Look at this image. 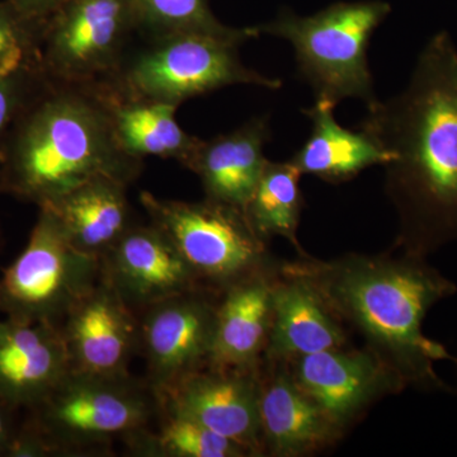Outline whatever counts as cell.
<instances>
[{"instance_id":"1","label":"cell","mask_w":457,"mask_h":457,"mask_svg":"<svg viewBox=\"0 0 457 457\" xmlns=\"http://www.w3.org/2000/svg\"><path fill=\"white\" fill-rule=\"evenodd\" d=\"M360 130L390 156L389 189L420 248L457 237V47L441 31L418 56L408 86L368 107Z\"/></svg>"},{"instance_id":"2","label":"cell","mask_w":457,"mask_h":457,"mask_svg":"<svg viewBox=\"0 0 457 457\" xmlns=\"http://www.w3.org/2000/svg\"><path fill=\"white\" fill-rule=\"evenodd\" d=\"M143 167L117 143L104 83L47 78L9 134L0 189L40 207L96 177L130 186Z\"/></svg>"},{"instance_id":"3","label":"cell","mask_w":457,"mask_h":457,"mask_svg":"<svg viewBox=\"0 0 457 457\" xmlns=\"http://www.w3.org/2000/svg\"><path fill=\"white\" fill-rule=\"evenodd\" d=\"M332 293L354 321L398 353L411 374L432 380L433 361L447 359L440 343L422 332L433 303L455 286L417 264H357L339 273Z\"/></svg>"},{"instance_id":"4","label":"cell","mask_w":457,"mask_h":457,"mask_svg":"<svg viewBox=\"0 0 457 457\" xmlns=\"http://www.w3.org/2000/svg\"><path fill=\"white\" fill-rule=\"evenodd\" d=\"M390 13L392 7L383 0L333 3L306 17L285 8L255 29L293 45L297 73L312 87L317 101L337 107L343 99L359 98L369 107L378 99L369 66V44Z\"/></svg>"},{"instance_id":"5","label":"cell","mask_w":457,"mask_h":457,"mask_svg":"<svg viewBox=\"0 0 457 457\" xmlns=\"http://www.w3.org/2000/svg\"><path fill=\"white\" fill-rule=\"evenodd\" d=\"M159 400L131 375L69 371L41 403L27 411L23 427L35 433L49 456H82L110 450L147 428Z\"/></svg>"},{"instance_id":"6","label":"cell","mask_w":457,"mask_h":457,"mask_svg":"<svg viewBox=\"0 0 457 457\" xmlns=\"http://www.w3.org/2000/svg\"><path fill=\"white\" fill-rule=\"evenodd\" d=\"M239 45L201 33L152 38L129 53L108 86L125 97L179 106L225 87L248 84L279 89L281 80L243 64Z\"/></svg>"},{"instance_id":"7","label":"cell","mask_w":457,"mask_h":457,"mask_svg":"<svg viewBox=\"0 0 457 457\" xmlns=\"http://www.w3.org/2000/svg\"><path fill=\"white\" fill-rule=\"evenodd\" d=\"M101 278V260L69 242L54 213L40 207L22 253L0 278V312L23 323L62 326Z\"/></svg>"},{"instance_id":"8","label":"cell","mask_w":457,"mask_h":457,"mask_svg":"<svg viewBox=\"0 0 457 457\" xmlns=\"http://www.w3.org/2000/svg\"><path fill=\"white\" fill-rule=\"evenodd\" d=\"M150 224L161 228L198 279L236 284L252 276L263 257V243L245 212L206 198L201 203L167 200L141 192Z\"/></svg>"},{"instance_id":"9","label":"cell","mask_w":457,"mask_h":457,"mask_svg":"<svg viewBox=\"0 0 457 457\" xmlns=\"http://www.w3.org/2000/svg\"><path fill=\"white\" fill-rule=\"evenodd\" d=\"M137 33L132 0H68L45 22L42 71L57 82H106Z\"/></svg>"},{"instance_id":"10","label":"cell","mask_w":457,"mask_h":457,"mask_svg":"<svg viewBox=\"0 0 457 457\" xmlns=\"http://www.w3.org/2000/svg\"><path fill=\"white\" fill-rule=\"evenodd\" d=\"M140 314L146 383L155 395L209 363L216 308L197 290L156 303Z\"/></svg>"},{"instance_id":"11","label":"cell","mask_w":457,"mask_h":457,"mask_svg":"<svg viewBox=\"0 0 457 457\" xmlns=\"http://www.w3.org/2000/svg\"><path fill=\"white\" fill-rule=\"evenodd\" d=\"M71 371L101 376L130 375L140 347L139 318L108 284L98 279L60 326Z\"/></svg>"},{"instance_id":"12","label":"cell","mask_w":457,"mask_h":457,"mask_svg":"<svg viewBox=\"0 0 457 457\" xmlns=\"http://www.w3.org/2000/svg\"><path fill=\"white\" fill-rule=\"evenodd\" d=\"M99 260L102 278L137 315L156 303L197 290L200 281L153 224L132 225Z\"/></svg>"},{"instance_id":"13","label":"cell","mask_w":457,"mask_h":457,"mask_svg":"<svg viewBox=\"0 0 457 457\" xmlns=\"http://www.w3.org/2000/svg\"><path fill=\"white\" fill-rule=\"evenodd\" d=\"M246 371L197 370L156 395L159 407L192 418L251 453L261 435L260 386Z\"/></svg>"},{"instance_id":"14","label":"cell","mask_w":457,"mask_h":457,"mask_svg":"<svg viewBox=\"0 0 457 457\" xmlns=\"http://www.w3.org/2000/svg\"><path fill=\"white\" fill-rule=\"evenodd\" d=\"M71 371L59 327L0 320V402L12 411L41 403Z\"/></svg>"},{"instance_id":"15","label":"cell","mask_w":457,"mask_h":457,"mask_svg":"<svg viewBox=\"0 0 457 457\" xmlns=\"http://www.w3.org/2000/svg\"><path fill=\"white\" fill-rule=\"evenodd\" d=\"M269 116L253 117L228 134L201 141L186 165L203 183L206 198L245 212L267 163Z\"/></svg>"},{"instance_id":"16","label":"cell","mask_w":457,"mask_h":457,"mask_svg":"<svg viewBox=\"0 0 457 457\" xmlns=\"http://www.w3.org/2000/svg\"><path fill=\"white\" fill-rule=\"evenodd\" d=\"M128 187L120 180L96 177L40 207L54 213L74 248L101 258L134 225Z\"/></svg>"},{"instance_id":"17","label":"cell","mask_w":457,"mask_h":457,"mask_svg":"<svg viewBox=\"0 0 457 457\" xmlns=\"http://www.w3.org/2000/svg\"><path fill=\"white\" fill-rule=\"evenodd\" d=\"M273 288L262 278L249 276L228 286L216 308L210 366L251 368L270 330Z\"/></svg>"},{"instance_id":"18","label":"cell","mask_w":457,"mask_h":457,"mask_svg":"<svg viewBox=\"0 0 457 457\" xmlns=\"http://www.w3.org/2000/svg\"><path fill=\"white\" fill-rule=\"evenodd\" d=\"M104 83L111 123L117 143L126 154L143 159H174L183 167L200 146L201 139L180 128L179 106L164 102L125 97Z\"/></svg>"},{"instance_id":"19","label":"cell","mask_w":457,"mask_h":457,"mask_svg":"<svg viewBox=\"0 0 457 457\" xmlns=\"http://www.w3.org/2000/svg\"><path fill=\"white\" fill-rule=\"evenodd\" d=\"M335 106L317 101L303 110L311 119L312 134L291 159L302 173L328 182L353 179L372 165L386 164L390 156L362 130L352 131L336 121Z\"/></svg>"},{"instance_id":"20","label":"cell","mask_w":457,"mask_h":457,"mask_svg":"<svg viewBox=\"0 0 457 457\" xmlns=\"http://www.w3.org/2000/svg\"><path fill=\"white\" fill-rule=\"evenodd\" d=\"M375 363L365 354L321 351L300 357L297 385L333 423L352 416L374 393Z\"/></svg>"},{"instance_id":"21","label":"cell","mask_w":457,"mask_h":457,"mask_svg":"<svg viewBox=\"0 0 457 457\" xmlns=\"http://www.w3.org/2000/svg\"><path fill=\"white\" fill-rule=\"evenodd\" d=\"M261 433L276 453H296L326 440L332 420L302 387L278 376L260 387Z\"/></svg>"},{"instance_id":"22","label":"cell","mask_w":457,"mask_h":457,"mask_svg":"<svg viewBox=\"0 0 457 457\" xmlns=\"http://www.w3.org/2000/svg\"><path fill=\"white\" fill-rule=\"evenodd\" d=\"M270 341L272 356L302 357L337 350L343 336L311 288L294 284L273 288Z\"/></svg>"},{"instance_id":"23","label":"cell","mask_w":457,"mask_h":457,"mask_svg":"<svg viewBox=\"0 0 457 457\" xmlns=\"http://www.w3.org/2000/svg\"><path fill=\"white\" fill-rule=\"evenodd\" d=\"M158 431L135 433L125 444L130 453L147 457H239L248 453L237 442L212 431L196 420L159 407Z\"/></svg>"},{"instance_id":"24","label":"cell","mask_w":457,"mask_h":457,"mask_svg":"<svg viewBox=\"0 0 457 457\" xmlns=\"http://www.w3.org/2000/svg\"><path fill=\"white\" fill-rule=\"evenodd\" d=\"M140 35L147 40L179 35L201 33L237 45L260 36L255 27L233 29L215 17L209 0H132Z\"/></svg>"},{"instance_id":"25","label":"cell","mask_w":457,"mask_h":457,"mask_svg":"<svg viewBox=\"0 0 457 457\" xmlns=\"http://www.w3.org/2000/svg\"><path fill=\"white\" fill-rule=\"evenodd\" d=\"M300 176L302 171L291 162L273 163L267 161L245 212L261 237L272 234L291 239L295 237L303 206Z\"/></svg>"},{"instance_id":"26","label":"cell","mask_w":457,"mask_h":457,"mask_svg":"<svg viewBox=\"0 0 457 457\" xmlns=\"http://www.w3.org/2000/svg\"><path fill=\"white\" fill-rule=\"evenodd\" d=\"M44 26L21 14L7 0L0 2V75L42 66Z\"/></svg>"},{"instance_id":"27","label":"cell","mask_w":457,"mask_h":457,"mask_svg":"<svg viewBox=\"0 0 457 457\" xmlns=\"http://www.w3.org/2000/svg\"><path fill=\"white\" fill-rule=\"evenodd\" d=\"M42 66L0 75V159L18 117L46 83Z\"/></svg>"},{"instance_id":"28","label":"cell","mask_w":457,"mask_h":457,"mask_svg":"<svg viewBox=\"0 0 457 457\" xmlns=\"http://www.w3.org/2000/svg\"><path fill=\"white\" fill-rule=\"evenodd\" d=\"M7 2L29 20L46 22L68 0H7Z\"/></svg>"},{"instance_id":"29","label":"cell","mask_w":457,"mask_h":457,"mask_svg":"<svg viewBox=\"0 0 457 457\" xmlns=\"http://www.w3.org/2000/svg\"><path fill=\"white\" fill-rule=\"evenodd\" d=\"M16 411L0 402V456H7L12 441L16 436L18 426L14 423Z\"/></svg>"},{"instance_id":"30","label":"cell","mask_w":457,"mask_h":457,"mask_svg":"<svg viewBox=\"0 0 457 457\" xmlns=\"http://www.w3.org/2000/svg\"><path fill=\"white\" fill-rule=\"evenodd\" d=\"M0 194H2V189H0Z\"/></svg>"}]
</instances>
